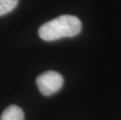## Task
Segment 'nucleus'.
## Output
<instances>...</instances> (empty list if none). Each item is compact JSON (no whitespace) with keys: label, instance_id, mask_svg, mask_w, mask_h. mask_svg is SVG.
I'll return each mask as SVG.
<instances>
[{"label":"nucleus","instance_id":"obj_1","mask_svg":"<svg viewBox=\"0 0 121 120\" xmlns=\"http://www.w3.org/2000/svg\"><path fill=\"white\" fill-rule=\"evenodd\" d=\"M81 22L78 17L63 15L41 26L38 34L42 40L52 41L63 37L76 36L81 32Z\"/></svg>","mask_w":121,"mask_h":120},{"label":"nucleus","instance_id":"obj_2","mask_svg":"<svg viewBox=\"0 0 121 120\" xmlns=\"http://www.w3.org/2000/svg\"><path fill=\"white\" fill-rule=\"evenodd\" d=\"M63 77L56 71H47L41 74L36 79L40 92L45 96H51L57 93L63 85Z\"/></svg>","mask_w":121,"mask_h":120},{"label":"nucleus","instance_id":"obj_3","mask_svg":"<svg viewBox=\"0 0 121 120\" xmlns=\"http://www.w3.org/2000/svg\"><path fill=\"white\" fill-rule=\"evenodd\" d=\"M0 120H24V112L17 105H10L2 112Z\"/></svg>","mask_w":121,"mask_h":120},{"label":"nucleus","instance_id":"obj_4","mask_svg":"<svg viewBox=\"0 0 121 120\" xmlns=\"http://www.w3.org/2000/svg\"><path fill=\"white\" fill-rule=\"evenodd\" d=\"M19 0H0V16L8 13L17 6Z\"/></svg>","mask_w":121,"mask_h":120}]
</instances>
